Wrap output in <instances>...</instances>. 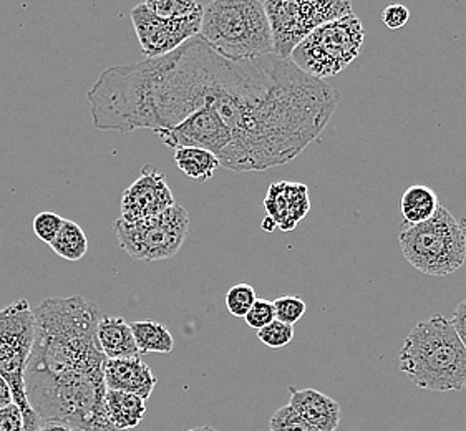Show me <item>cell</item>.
I'll return each mask as SVG.
<instances>
[{
	"label": "cell",
	"mask_w": 466,
	"mask_h": 431,
	"mask_svg": "<svg viewBox=\"0 0 466 431\" xmlns=\"http://www.w3.org/2000/svg\"><path fill=\"white\" fill-rule=\"evenodd\" d=\"M399 364L421 390L466 392V348L441 314L411 328L401 346Z\"/></svg>",
	"instance_id": "3957f363"
},
{
	"label": "cell",
	"mask_w": 466,
	"mask_h": 431,
	"mask_svg": "<svg viewBox=\"0 0 466 431\" xmlns=\"http://www.w3.org/2000/svg\"><path fill=\"white\" fill-rule=\"evenodd\" d=\"M364 38L362 20L350 12L309 34L294 48L289 60L306 75L326 82V78L339 75L360 55Z\"/></svg>",
	"instance_id": "8992f818"
},
{
	"label": "cell",
	"mask_w": 466,
	"mask_h": 431,
	"mask_svg": "<svg viewBox=\"0 0 466 431\" xmlns=\"http://www.w3.org/2000/svg\"><path fill=\"white\" fill-rule=\"evenodd\" d=\"M244 320L249 327L261 330L266 326H269L272 320H276L274 304L270 300L256 299V302L252 304L251 310L246 314Z\"/></svg>",
	"instance_id": "4316f807"
},
{
	"label": "cell",
	"mask_w": 466,
	"mask_h": 431,
	"mask_svg": "<svg viewBox=\"0 0 466 431\" xmlns=\"http://www.w3.org/2000/svg\"><path fill=\"white\" fill-rule=\"evenodd\" d=\"M339 102L337 88L290 60L274 54L239 62L223 56L205 106L231 136L219 166L248 173L296 160L322 135Z\"/></svg>",
	"instance_id": "6da1fadb"
},
{
	"label": "cell",
	"mask_w": 466,
	"mask_h": 431,
	"mask_svg": "<svg viewBox=\"0 0 466 431\" xmlns=\"http://www.w3.org/2000/svg\"><path fill=\"white\" fill-rule=\"evenodd\" d=\"M0 431H25L24 418L19 406L15 404L0 408Z\"/></svg>",
	"instance_id": "f1b7e54d"
},
{
	"label": "cell",
	"mask_w": 466,
	"mask_h": 431,
	"mask_svg": "<svg viewBox=\"0 0 466 431\" xmlns=\"http://www.w3.org/2000/svg\"><path fill=\"white\" fill-rule=\"evenodd\" d=\"M269 431H319L306 422L290 405L274 412L269 422Z\"/></svg>",
	"instance_id": "603a6c76"
},
{
	"label": "cell",
	"mask_w": 466,
	"mask_h": 431,
	"mask_svg": "<svg viewBox=\"0 0 466 431\" xmlns=\"http://www.w3.org/2000/svg\"><path fill=\"white\" fill-rule=\"evenodd\" d=\"M399 246L417 271L445 277L465 264L466 227L447 207L440 206L429 221L401 229Z\"/></svg>",
	"instance_id": "5b68a950"
},
{
	"label": "cell",
	"mask_w": 466,
	"mask_h": 431,
	"mask_svg": "<svg viewBox=\"0 0 466 431\" xmlns=\"http://www.w3.org/2000/svg\"><path fill=\"white\" fill-rule=\"evenodd\" d=\"M187 431H218L213 428V426H209V425H203V426H197V428H191V430Z\"/></svg>",
	"instance_id": "836d02e7"
},
{
	"label": "cell",
	"mask_w": 466,
	"mask_h": 431,
	"mask_svg": "<svg viewBox=\"0 0 466 431\" xmlns=\"http://www.w3.org/2000/svg\"><path fill=\"white\" fill-rule=\"evenodd\" d=\"M189 215L187 207L173 205L163 213L125 223H113V233L125 253L141 263H158L177 256L187 241Z\"/></svg>",
	"instance_id": "ba28073f"
},
{
	"label": "cell",
	"mask_w": 466,
	"mask_h": 431,
	"mask_svg": "<svg viewBox=\"0 0 466 431\" xmlns=\"http://www.w3.org/2000/svg\"><path fill=\"white\" fill-rule=\"evenodd\" d=\"M35 317L27 299H19L0 309V376L9 385L14 404L24 418V430L37 431V415L25 395V370L34 346Z\"/></svg>",
	"instance_id": "52a82bcc"
},
{
	"label": "cell",
	"mask_w": 466,
	"mask_h": 431,
	"mask_svg": "<svg viewBox=\"0 0 466 431\" xmlns=\"http://www.w3.org/2000/svg\"><path fill=\"white\" fill-rule=\"evenodd\" d=\"M102 316L82 296L48 297L34 309L25 395L38 422L62 423L76 431H122L105 408L106 356L96 337Z\"/></svg>",
	"instance_id": "7a4b0ae2"
},
{
	"label": "cell",
	"mask_w": 466,
	"mask_h": 431,
	"mask_svg": "<svg viewBox=\"0 0 466 431\" xmlns=\"http://www.w3.org/2000/svg\"><path fill=\"white\" fill-rule=\"evenodd\" d=\"M290 400L289 405L296 412L310 423L314 428L319 431H336L340 418H342V410L340 405L337 404L334 398L329 395L318 392L314 388H289Z\"/></svg>",
	"instance_id": "5bb4252c"
},
{
	"label": "cell",
	"mask_w": 466,
	"mask_h": 431,
	"mask_svg": "<svg viewBox=\"0 0 466 431\" xmlns=\"http://www.w3.org/2000/svg\"><path fill=\"white\" fill-rule=\"evenodd\" d=\"M175 163L187 178L208 181L215 176L219 161L213 153L201 148H179L175 151Z\"/></svg>",
	"instance_id": "d6986e66"
},
{
	"label": "cell",
	"mask_w": 466,
	"mask_h": 431,
	"mask_svg": "<svg viewBox=\"0 0 466 431\" xmlns=\"http://www.w3.org/2000/svg\"><path fill=\"white\" fill-rule=\"evenodd\" d=\"M264 209L280 231H294L309 215V189L302 183H272L264 197Z\"/></svg>",
	"instance_id": "7c38bea8"
},
{
	"label": "cell",
	"mask_w": 466,
	"mask_h": 431,
	"mask_svg": "<svg viewBox=\"0 0 466 431\" xmlns=\"http://www.w3.org/2000/svg\"><path fill=\"white\" fill-rule=\"evenodd\" d=\"M450 322H451V326L455 328L458 337H460L461 344H463L466 348V299L461 300V302L458 304L457 309L453 312Z\"/></svg>",
	"instance_id": "f546056e"
},
{
	"label": "cell",
	"mask_w": 466,
	"mask_h": 431,
	"mask_svg": "<svg viewBox=\"0 0 466 431\" xmlns=\"http://www.w3.org/2000/svg\"><path fill=\"white\" fill-rule=\"evenodd\" d=\"M135 342L141 356L145 354H169L175 347V340L168 328L155 320H138L130 324Z\"/></svg>",
	"instance_id": "ac0fdd59"
},
{
	"label": "cell",
	"mask_w": 466,
	"mask_h": 431,
	"mask_svg": "<svg viewBox=\"0 0 466 431\" xmlns=\"http://www.w3.org/2000/svg\"><path fill=\"white\" fill-rule=\"evenodd\" d=\"M105 408L113 426L122 431L137 428L147 415V402L143 398L115 390H106Z\"/></svg>",
	"instance_id": "2e32d148"
},
{
	"label": "cell",
	"mask_w": 466,
	"mask_h": 431,
	"mask_svg": "<svg viewBox=\"0 0 466 431\" xmlns=\"http://www.w3.org/2000/svg\"><path fill=\"white\" fill-rule=\"evenodd\" d=\"M96 337L106 360L141 356L138 346L133 337L130 324H127V320L123 317L102 316V319L98 320Z\"/></svg>",
	"instance_id": "9a60e30c"
},
{
	"label": "cell",
	"mask_w": 466,
	"mask_h": 431,
	"mask_svg": "<svg viewBox=\"0 0 466 431\" xmlns=\"http://www.w3.org/2000/svg\"><path fill=\"white\" fill-rule=\"evenodd\" d=\"M199 37L219 55L239 62L274 54L269 20L259 0L203 4Z\"/></svg>",
	"instance_id": "277c9868"
},
{
	"label": "cell",
	"mask_w": 466,
	"mask_h": 431,
	"mask_svg": "<svg viewBox=\"0 0 466 431\" xmlns=\"http://www.w3.org/2000/svg\"><path fill=\"white\" fill-rule=\"evenodd\" d=\"M145 5L159 19L167 20L189 19L203 12V4L193 0H149Z\"/></svg>",
	"instance_id": "44dd1931"
},
{
	"label": "cell",
	"mask_w": 466,
	"mask_h": 431,
	"mask_svg": "<svg viewBox=\"0 0 466 431\" xmlns=\"http://www.w3.org/2000/svg\"><path fill=\"white\" fill-rule=\"evenodd\" d=\"M261 227L262 229H264V231H268V233H272V231H274V229H276L278 226H276V223H274V221L270 219L269 216H266V217H264V221H262Z\"/></svg>",
	"instance_id": "d6a6232c"
},
{
	"label": "cell",
	"mask_w": 466,
	"mask_h": 431,
	"mask_svg": "<svg viewBox=\"0 0 466 431\" xmlns=\"http://www.w3.org/2000/svg\"><path fill=\"white\" fill-rule=\"evenodd\" d=\"M177 205L167 176L151 165L141 168L140 178L125 189L122 196V221L137 223Z\"/></svg>",
	"instance_id": "8fae6325"
},
{
	"label": "cell",
	"mask_w": 466,
	"mask_h": 431,
	"mask_svg": "<svg viewBox=\"0 0 466 431\" xmlns=\"http://www.w3.org/2000/svg\"><path fill=\"white\" fill-rule=\"evenodd\" d=\"M203 12L189 19H159L151 10L140 4L131 10V22L140 40L141 50L147 58H159L185 45L187 40L199 35Z\"/></svg>",
	"instance_id": "30bf717a"
},
{
	"label": "cell",
	"mask_w": 466,
	"mask_h": 431,
	"mask_svg": "<svg viewBox=\"0 0 466 431\" xmlns=\"http://www.w3.org/2000/svg\"><path fill=\"white\" fill-rule=\"evenodd\" d=\"M256 291L249 284H236L229 291L226 292V307L229 314L244 319L246 314L251 310L252 304L256 302Z\"/></svg>",
	"instance_id": "7402d4cb"
},
{
	"label": "cell",
	"mask_w": 466,
	"mask_h": 431,
	"mask_svg": "<svg viewBox=\"0 0 466 431\" xmlns=\"http://www.w3.org/2000/svg\"><path fill=\"white\" fill-rule=\"evenodd\" d=\"M269 20L274 55L289 60L294 48L327 22L340 19L352 12V4L347 0H318V2H264Z\"/></svg>",
	"instance_id": "9c48e42d"
},
{
	"label": "cell",
	"mask_w": 466,
	"mask_h": 431,
	"mask_svg": "<svg viewBox=\"0 0 466 431\" xmlns=\"http://www.w3.org/2000/svg\"><path fill=\"white\" fill-rule=\"evenodd\" d=\"M157 382L158 378L140 356L106 360L105 364V384L108 390L137 395L147 402L153 394Z\"/></svg>",
	"instance_id": "4fadbf2b"
},
{
	"label": "cell",
	"mask_w": 466,
	"mask_h": 431,
	"mask_svg": "<svg viewBox=\"0 0 466 431\" xmlns=\"http://www.w3.org/2000/svg\"><path fill=\"white\" fill-rule=\"evenodd\" d=\"M37 431H76V430H74V428H70V426H66V425H62V423L46 422V423H40V426H38Z\"/></svg>",
	"instance_id": "1f68e13d"
},
{
	"label": "cell",
	"mask_w": 466,
	"mask_h": 431,
	"mask_svg": "<svg viewBox=\"0 0 466 431\" xmlns=\"http://www.w3.org/2000/svg\"><path fill=\"white\" fill-rule=\"evenodd\" d=\"M274 310H276V320L284 322L288 326H294L296 322L302 319L306 314L308 306L302 299L296 296H282L279 299L274 300Z\"/></svg>",
	"instance_id": "d4e9b609"
},
{
	"label": "cell",
	"mask_w": 466,
	"mask_h": 431,
	"mask_svg": "<svg viewBox=\"0 0 466 431\" xmlns=\"http://www.w3.org/2000/svg\"><path fill=\"white\" fill-rule=\"evenodd\" d=\"M12 404H14V398H12L9 385L0 376V408H5Z\"/></svg>",
	"instance_id": "4dcf8cb0"
},
{
	"label": "cell",
	"mask_w": 466,
	"mask_h": 431,
	"mask_svg": "<svg viewBox=\"0 0 466 431\" xmlns=\"http://www.w3.org/2000/svg\"><path fill=\"white\" fill-rule=\"evenodd\" d=\"M258 338L266 347H288L294 340V326H288L279 320H272L269 326L258 330Z\"/></svg>",
	"instance_id": "cb8c5ba5"
},
{
	"label": "cell",
	"mask_w": 466,
	"mask_h": 431,
	"mask_svg": "<svg viewBox=\"0 0 466 431\" xmlns=\"http://www.w3.org/2000/svg\"><path fill=\"white\" fill-rule=\"evenodd\" d=\"M56 256L66 261H80L88 253V237L75 221L66 219L56 239L50 243Z\"/></svg>",
	"instance_id": "ffe728a7"
},
{
	"label": "cell",
	"mask_w": 466,
	"mask_h": 431,
	"mask_svg": "<svg viewBox=\"0 0 466 431\" xmlns=\"http://www.w3.org/2000/svg\"><path fill=\"white\" fill-rule=\"evenodd\" d=\"M410 20V10L400 4H393L389 5L382 12V22L385 27L390 30H400L407 25V22Z\"/></svg>",
	"instance_id": "83f0119b"
},
{
	"label": "cell",
	"mask_w": 466,
	"mask_h": 431,
	"mask_svg": "<svg viewBox=\"0 0 466 431\" xmlns=\"http://www.w3.org/2000/svg\"><path fill=\"white\" fill-rule=\"evenodd\" d=\"M64 217L60 215H56V211H44V213H38L34 219V233L37 236L38 239L42 243L48 244L56 239V236L58 235L60 227L64 225Z\"/></svg>",
	"instance_id": "484cf974"
},
{
	"label": "cell",
	"mask_w": 466,
	"mask_h": 431,
	"mask_svg": "<svg viewBox=\"0 0 466 431\" xmlns=\"http://www.w3.org/2000/svg\"><path fill=\"white\" fill-rule=\"evenodd\" d=\"M439 196L429 186L415 185L403 193L400 211L405 226H415L429 221L439 211Z\"/></svg>",
	"instance_id": "e0dca14e"
}]
</instances>
